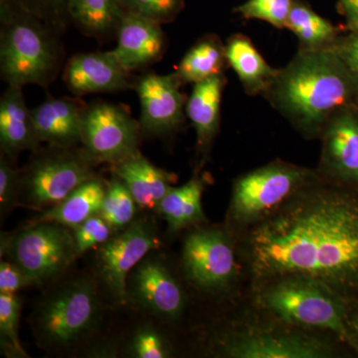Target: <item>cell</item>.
Here are the masks:
<instances>
[{
	"label": "cell",
	"mask_w": 358,
	"mask_h": 358,
	"mask_svg": "<svg viewBox=\"0 0 358 358\" xmlns=\"http://www.w3.org/2000/svg\"><path fill=\"white\" fill-rule=\"evenodd\" d=\"M259 277H298L327 288H358V199L313 192L264 221L250 239Z\"/></svg>",
	"instance_id": "1"
},
{
	"label": "cell",
	"mask_w": 358,
	"mask_h": 358,
	"mask_svg": "<svg viewBox=\"0 0 358 358\" xmlns=\"http://www.w3.org/2000/svg\"><path fill=\"white\" fill-rule=\"evenodd\" d=\"M265 96L301 133L317 136L336 112L358 107V82L333 51L299 50Z\"/></svg>",
	"instance_id": "2"
},
{
	"label": "cell",
	"mask_w": 358,
	"mask_h": 358,
	"mask_svg": "<svg viewBox=\"0 0 358 358\" xmlns=\"http://www.w3.org/2000/svg\"><path fill=\"white\" fill-rule=\"evenodd\" d=\"M56 31L22 0H0V72L8 85L47 87L61 62Z\"/></svg>",
	"instance_id": "3"
},
{
	"label": "cell",
	"mask_w": 358,
	"mask_h": 358,
	"mask_svg": "<svg viewBox=\"0 0 358 358\" xmlns=\"http://www.w3.org/2000/svg\"><path fill=\"white\" fill-rule=\"evenodd\" d=\"M103 317L96 280L82 275L62 282L40 301L33 313V331L40 348L67 352L95 336Z\"/></svg>",
	"instance_id": "4"
},
{
	"label": "cell",
	"mask_w": 358,
	"mask_h": 358,
	"mask_svg": "<svg viewBox=\"0 0 358 358\" xmlns=\"http://www.w3.org/2000/svg\"><path fill=\"white\" fill-rule=\"evenodd\" d=\"M263 301L282 320L329 329L358 352L357 339L346 324L345 308L333 289L324 285L305 278H285L266 292Z\"/></svg>",
	"instance_id": "5"
},
{
	"label": "cell",
	"mask_w": 358,
	"mask_h": 358,
	"mask_svg": "<svg viewBox=\"0 0 358 358\" xmlns=\"http://www.w3.org/2000/svg\"><path fill=\"white\" fill-rule=\"evenodd\" d=\"M34 157L20 171V203L34 209H46L62 201L78 186L96 178V164L83 150L50 147L34 152Z\"/></svg>",
	"instance_id": "6"
},
{
	"label": "cell",
	"mask_w": 358,
	"mask_h": 358,
	"mask_svg": "<svg viewBox=\"0 0 358 358\" xmlns=\"http://www.w3.org/2000/svg\"><path fill=\"white\" fill-rule=\"evenodd\" d=\"M70 228L54 222H31L1 236V256L15 264L36 286L54 281L79 257Z\"/></svg>",
	"instance_id": "7"
},
{
	"label": "cell",
	"mask_w": 358,
	"mask_h": 358,
	"mask_svg": "<svg viewBox=\"0 0 358 358\" xmlns=\"http://www.w3.org/2000/svg\"><path fill=\"white\" fill-rule=\"evenodd\" d=\"M312 178L310 169L285 162H272L257 169L235 181L231 213L240 222L260 218Z\"/></svg>",
	"instance_id": "8"
},
{
	"label": "cell",
	"mask_w": 358,
	"mask_h": 358,
	"mask_svg": "<svg viewBox=\"0 0 358 358\" xmlns=\"http://www.w3.org/2000/svg\"><path fill=\"white\" fill-rule=\"evenodd\" d=\"M157 245L155 223L148 219H138L99 247L96 275L103 291L115 303H127L129 274Z\"/></svg>",
	"instance_id": "9"
},
{
	"label": "cell",
	"mask_w": 358,
	"mask_h": 358,
	"mask_svg": "<svg viewBox=\"0 0 358 358\" xmlns=\"http://www.w3.org/2000/svg\"><path fill=\"white\" fill-rule=\"evenodd\" d=\"M141 134L140 122L119 106L96 102L85 110L82 148L96 166H113L138 152Z\"/></svg>",
	"instance_id": "10"
},
{
	"label": "cell",
	"mask_w": 358,
	"mask_h": 358,
	"mask_svg": "<svg viewBox=\"0 0 358 358\" xmlns=\"http://www.w3.org/2000/svg\"><path fill=\"white\" fill-rule=\"evenodd\" d=\"M143 312L164 320L180 317L185 293L166 264L157 257H145L129 275L127 301Z\"/></svg>",
	"instance_id": "11"
},
{
	"label": "cell",
	"mask_w": 358,
	"mask_h": 358,
	"mask_svg": "<svg viewBox=\"0 0 358 358\" xmlns=\"http://www.w3.org/2000/svg\"><path fill=\"white\" fill-rule=\"evenodd\" d=\"M182 262L190 281L208 291L227 286L236 268L229 240L218 230H196L188 235Z\"/></svg>",
	"instance_id": "12"
},
{
	"label": "cell",
	"mask_w": 358,
	"mask_h": 358,
	"mask_svg": "<svg viewBox=\"0 0 358 358\" xmlns=\"http://www.w3.org/2000/svg\"><path fill=\"white\" fill-rule=\"evenodd\" d=\"M178 75L148 74L134 85L141 103V134H171L185 121V99Z\"/></svg>",
	"instance_id": "13"
},
{
	"label": "cell",
	"mask_w": 358,
	"mask_h": 358,
	"mask_svg": "<svg viewBox=\"0 0 358 358\" xmlns=\"http://www.w3.org/2000/svg\"><path fill=\"white\" fill-rule=\"evenodd\" d=\"M225 357L236 358H322L331 348L320 339L288 333L250 331L224 343Z\"/></svg>",
	"instance_id": "14"
},
{
	"label": "cell",
	"mask_w": 358,
	"mask_h": 358,
	"mask_svg": "<svg viewBox=\"0 0 358 358\" xmlns=\"http://www.w3.org/2000/svg\"><path fill=\"white\" fill-rule=\"evenodd\" d=\"M322 166L324 171L358 185V107L338 110L322 131Z\"/></svg>",
	"instance_id": "15"
},
{
	"label": "cell",
	"mask_w": 358,
	"mask_h": 358,
	"mask_svg": "<svg viewBox=\"0 0 358 358\" xmlns=\"http://www.w3.org/2000/svg\"><path fill=\"white\" fill-rule=\"evenodd\" d=\"M64 79L78 96L110 93L131 87L129 71L120 64L113 51L78 54L66 66Z\"/></svg>",
	"instance_id": "16"
},
{
	"label": "cell",
	"mask_w": 358,
	"mask_h": 358,
	"mask_svg": "<svg viewBox=\"0 0 358 358\" xmlns=\"http://www.w3.org/2000/svg\"><path fill=\"white\" fill-rule=\"evenodd\" d=\"M160 23L145 16L126 11L117 29L114 52L127 71L140 69L155 62L164 48V35Z\"/></svg>",
	"instance_id": "17"
},
{
	"label": "cell",
	"mask_w": 358,
	"mask_h": 358,
	"mask_svg": "<svg viewBox=\"0 0 358 358\" xmlns=\"http://www.w3.org/2000/svg\"><path fill=\"white\" fill-rule=\"evenodd\" d=\"M86 107L77 100L49 98L31 110L33 126L40 143H46L50 147H76L81 143Z\"/></svg>",
	"instance_id": "18"
},
{
	"label": "cell",
	"mask_w": 358,
	"mask_h": 358,
	"mask_svg": "<svg viewBox=\"0 0 358 358\" xmlns=\"http://www.w3.org/2000/svg\"><path fill=\"white\" fill-rule=\"evenodd\" d=\"M40 141L26 106L22 87L8 85L0 99V145L2 155L16 159L25 150L36 152Z\"/></svg>",
	"instance_id": "19"
},
{
	"label": "cell",
	"mask_w": 358,
	"mask_h": 358,
	"mask_svg": "<svg viewBox=\"0 0 358 358\" xmlns=\"http://www.w3.org/2000/svg\"><path fill=\"white\" fill-rule=\"evenodd\" d=\"M112 171L129 188L138 206L155 210L176 179L174 174L152 164L140 150L113 164Z\"/></svg>",
	"instance_id": "20"
},
{
	"label": "cell",
	"mask_w": 358,
	"mask_h": 358,
	"mask_svg": "<svg viewBox=\"0 0 358 358\" xmlns=\"http://www.w3.org/2000/svg\"><path fill=\"white\" fill-rule=\"evenodd\" d=\"M226 79L223 75L194 84L185 112L196 131L197 148L205 157L220 126L221 101Z\"/></svg>",
	"instance_id": "21"
},
{
	"label": "cell",
	"mask_w": 358,
	"mask_h": 358,
	"mask_svg": "<svg viewBox=\"0 0 358 358\" xmlns=\"http://www.w3.org/2000/svg\"><path fill=\"white\" fill-rule=\"evenodd\" d=\"M226 59L250 96L264 94L274 82L279 69H274L257 50L253 42L242 34L233 35L225 45Z\"/></svg>",
	"instance_id": "22"
},
{
	"label": "cell",
	"mask_w": 358,
	"mask_h": 358,
	"mask_svg": "<svg viewBox=\"0 0 358 358\" xmlns=\"http://www.w3.org/2000/svg\"><path fill=\"white\" fill-rule=\"evenodd\" d=\"M107 182L102 178L89 179L55 206L46 209L31 222H54L73 229L96 215L102 206Z\"/></svg>",
	"instance_id": "23"
},
{
	"label": "cell",
	"mask_w": 358,
	"mask_h": 358,
	"mask_svg": "<svg viewBox=\"0 0 358 358\" xmlns=\"http://www.w3.org/2000/svg\"><path fill=\"white\" fill-rule=\"evenodd\" d=\"M70 21L98 39L117 34L126 10L121 0H68Z\"/></svg>",
	"instance_id": "24"
},
{
	"label": "cell",
	"mask_w": 358,
	"mask_h": 358,
	"mask_svg": "<svg viewBox=\"0 0 358 358\" xmlns=\"http://www.w3.org/2000/svg\"><path fill=\"white\" fill-rule=\"evenodd\" d=\"M203 183L193 178L180 187H171L160 200L157 211L166 221L171 232H178L204 220L201 197Z\"/></svg>",
	"instance_id": "25"
},
{
	"label": "cell",
	"mask_w": 358,
	"mask_h": 358,
	"mask_svg": "<svg viewBox=\"0 0 358 358\" xmlns=\"http://www.w3.org/2000/svg\"><path fill=\"white\" fill-rule=\"evenodd\" d=\"M286 28L296 35L300 50L327 49L341 35L333 23L315 13L303 0H294Z\"/></svg>",
	"instance_id": "26"
},
{
	"label": "cell",
	"mask_w": 358,
	"mask_h": 358,
	"mask_svg": "<svg viewBox=\"0 0 358 358\" xmlns=\"http://www.w3.org/2000/svg\"><path fill=\"white\" fill-rule=\"evenodd\" d=\"M227 63L225 46L216 36H206L189 49L178 66V75L182 83H200L223 75Z\"/></svg>",
	"instance_id": "27"
},
{
	"label": "cell",
	"mask_w": 358,
	"mask_h": 358,
	"mask_svg": "<svg viewBox=\"0 0 358 358\" xmlns=\"http://www.w3.org/2000/svg\"><path fill=\"white\" fill-rule=\"evenodd\" d=\"M136 206L138 205L129 188L113 174L110 182H107V190L99 215L105 219L113 229L120 231L134 222Z\"/></svg>",
	"instance_id": "28"
},
{
	"label": "cell",
	"mask_w": 358,
	"mask_h": 358,
	"mask_svg": "<svg viewBox=\"0 0 358 358\" xmlns=\"http://www.w3.org/2000/svg\"><path fill=\"white\" fill-rule=\"evenodd\" d=\"M21 301L16 294L0 293V345L7 357L27 358L21 345L20 322Z\"/></svg>",
	"instance_id": "29"
},
{
	"label": "cell",
	"mask_w": 358,
	"mask_h": 358,
	"mask_svg": "<svg viewBox=\"0 0 358 358\" xmlns=\"http://www.w3.org/2000/svg\"><path fill=\"white\" fill-rule=\"evenodd\" d=\"M124 353L133 358H166L173 355L169 341L152 324H143L134 329L124 346Z\"/></svg>",
	"instance_id": "30"
},
{
	"label": "cell",
	"mask_w": 358,
	"mask_h": 358,
	"mask_svg": "<svg viewBox=\"0 0 358 358\" xmlns=\"http://www.w3.org/2000/svg\"><path fill=\"white\" fill-rule=\"evenodd\" d=\"M294 0H246L234 11L246 20L264 21L275 28H286Z\"/></svg>",
	"instance_id": "31"
},
{
	"label": "cell",
	"mask_w": 358,
	"mask_h": 358,
	"mask_svg": "<svg viewBox=\"0 0 358 358\" xmlns=\"http://www.w3.org/2000/svg\"><path fill=\"white\" fill-rule=\"evenodd\" d=\"M124 10L140 14L164 24L176 20L185 8V0H121Z\"/></svg>",
	"instance_id": "32"
},
{
	"label": "cell",
	"mask_w": 358,
	"mask_h": 358,
	"mask_svg": "<svg viewBox=\"0 0 358 358\" xmlns=\"http://www.w3.org/2000/svg\"><path fill=\"white\" fill-rule=\"evenodd\" d=\"M71 230L79 256L83 255L95 247L102 246L113 236V232L115 231L99 214L87 219L83 223Z\"/></svg>",
	"instance_id": "33"
},
{
	"label": "cell",
	"mask_w": 358,
	"mask_h": 358,
	"mask_svg": "<svg viewBox=\"0 0 358 358\" xmlns=\"http://www.w3.org/2000/svg\"><path fill=\"white\" fill-rule=\"evenodd\" d=\"M20 171L13 169L9 159L1 155L0 159V211L7 213L20 203Z\"/></svg>",
	"instance_id": "34"
},
{
	"label": "cell",
	"mask_w": 358,
	"mask_h": 358,
	"mask_svg": "<svg viewBox=\"0 0 358 358\" xmlns=\"http://www.w3.org/2000/svg\"><path fill=\"white\" fill-rule=\"evenodd\" d=\"M30 10L48 23L57 32L70 22L68 0H22Z\"/></svg>",
	"instance_id": "35"
},
{
	"label": "cell",
	"mask_w": 358,
	"mask_h": 358,
	"mask_svg": "<svg viewBox=\"0 0 358 358\" xmlns=\"http://www.w3.org/2000/svg\"><path fill=\"white\" fill-rule=\"evenodd\" d=\"M36 286L24 271L8 260L0 263V293L16 294L27 287Z\"/></svg>",
	"instance_id": "36"
},
{
	"label": "cell",
	"mask_w": 358,
	"mask_h": 358,
	"mask_svg": "<svg viewBox=\"0 0 358 358\" xmlns=\"http://www.w3.org/2000/svg\"><path fill=\"white\" fill-rule=\"evenodd\" d=\"M327 49L333 51L343 60L358 82V32L339 35Z\"/></svg>",
	"instance_id": "37"
},
{
	"label": "cell",
	"mask_w": 358,
	"mask_h": 358,
	"mask_svg": "<svg viewBox=\"0 0 358 358\" xmlns=\"http://www.w3.org/2000/svg\"><path fill=\"white\" fill-rule=\"evenodd\" d=\"M338 7L348 32H358V0H338Z\"/></svg>",
	"instance_id": "38"
},
{
	"label": "cell",
	"mask_w": 358,
	"mask_h": 358,
	"mask_svg": "<svg viewBox=\"0 0 358 358\" xmlns=\"http://www.w3.org/2000/svg\"><path fill=\"white\" fill-rule=\"evenodd\" d=\"M352 331L353 336H355V339H357V345H358V313L355 315V319L352 320Z\"/></svg>",
	"instance_id": "39"
}]
</instances>
